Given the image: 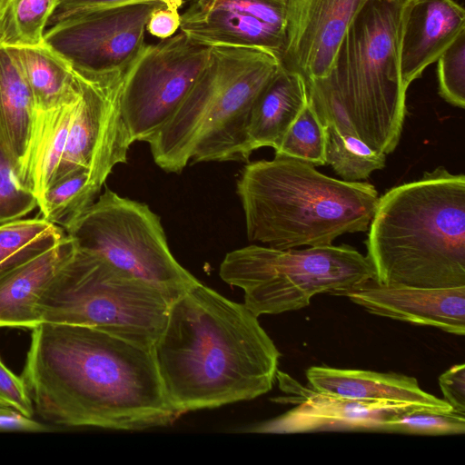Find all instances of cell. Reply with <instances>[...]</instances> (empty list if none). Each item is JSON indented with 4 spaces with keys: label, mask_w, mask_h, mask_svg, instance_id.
Masks as SVG:
<instances>
[{
    "label": "cell",
    "mask_w": 465,
    "mask_h": 465,
    "mask_svg": "<svg viewBox=\"0 0 465 465\" xmlns=\"http://www.w3.org/2000/svg\"><path fill=\"white\" fill-rule=\"evenodd\" d=\"M32 330L21 378L42 419L142 430L182 415L166 395L153 348L88 326L42 322Z\"/></svg>",
    "instance_id": "6da1fadb"
},
{
    "label": "cell",
    "mask_w": 465,
    "mask_h": 465,
    "mask_svg": "<svg viewBox=\"0 0 465 465\" xmlns=\"http://www.w3.org/2000/svg\"><path fill=\"white\" fill-rule=\"evenodd\" d=\"M153 351L181 414L269 392L281 356L258 316L200 282L171 303Z\"/></svg>",
    "instance_id": "7a4b0ae2"
},
{
    "label": "cell",
    "mask_w": 465,
    "mask_h": 465,
    "mask_svg": "<svg viewBox=\"0 0 465 465\" xmlns=\"http://www.w3.org/2000/svg\"><path fill=\"white\" fill-rule=\"evenodd\" d=\"M366 258L380 284L465 286V176L439 166L379 197Z\"/></svg>",
    "instance_id": "3957f363"
},
{
    "label": "cell",
    "mask_w": 465,
    "mask_h": 465,
    "mask_svg": "<svg viewBox=\"0 0 465 465\" xmlns=\"http://www.w3.org/2000/svg\"><path fill=\"white\" fill-rule=\"evenodd\" d=\"M236 186L248 239L282 250L367 231L379 199L369 183L335 179L276 153L245 164Z\"/></svg>",
    "instance_id": "277c9868"
},
{
    "label": "cell",
    "mask_w": 465,
    "mask_h": 465,
    "mask_svg": "<svg viewBox=\"0 0 465 465\" xmlns=\"http://www.w3.org/2000/svg\"><path fill=\"white\" fill-rule=\"evenodd\" d=\"M280 66L279 57L262 49L212 46L182 104L146 142L154 163L180 173L190 161L247 162L253 103Z\"/></svg>",
    "instance_id": "5b68a950"
},
{
    "label": "cell",
    "mask_w": 465,
    "mask_h": 465,
    "mask_svg": "<svg viewBox=\"0 0 465 465\" xmlns=\"http://www.w3.org/2000/svg\"><path fill=\"white\" fill-rule=\"evenodd\" d=\"M404 0H368L350 25L327 76L306 86L335 100L359 138L384 153L400 141L406 92L400 69Z\"/></svg>",
    "instance_id": "8992f818"
},
{
    "label": "cell",
    "mask_w": 465,
    "mask_h": 465,
    "mask_svg": "<svg viewBox=\"0 0 465 465\" xmlns=\"http://www.w3.org/2000/svg\"><path fill=\"white\" fill-rule=\"evenodd\" d=\"M171 303L155 288L75 247L38 307L41 323L93 327L153 348Z\"/></svg>",
    "instance_id": "52a82bcc"
},
{
    "label": "cell",
    "mask_w": 465,
    "mask_h": 465,
    "mask_svg": "<svg viewBox=\"0 0 465 465\" xmlns=\"http://www.w3.org/2000/svg\"><path fill=\"white\" fill-rule=\"evenodd\" d=\"M219 274L243 291V304L258 317L302 309L317 294L339 296L374 278L366 256L332 244L301 250L248 245L228 252Z\"/></svg>",
    "instance_id": "ba28073f"
},
{
    "label": "cell",
    "mask_w": 465,
    "mask_h": 465,
    "mask_svg": "<svg viewBox=\"0 0 465 465\" xmlns=\"http://www.w3.org/2000/svg\"><path fill=\"white\" fill-rule=\"evenodd\" d=\"M64 232L78 250L101 257L172 302L199 282L172 254L158 215L109 188Z\"/></svg>",
    "instance_id": "9c48e42d"
},
{
    "label": "cell",
    "mask_w": 465,
    "mask_h": 465,
    "mask_svg": "<svg viewBox=\"0 0 465 465\" xmlns=\"http://www.w3.org/2000/svg\"><path fill=\"white\" fill-rule=\"evenodd\" d=\"M211 46L180 32L145 45L125 71L120 105L131 143L147 142L172 117L203 69Z\"/></svg>",
    "instance_id": "30bf717a"
},
{
    "label": "cell",
    "mask_w": 465,
    "mask_h": 465,
    "mask_svg": "<svg viewBox=\"0 0 465 465\" xmlns=\"http://www.w3.org/2000/svg\"><path fill=\"white\" fill-rule=\"evenodd\" d=\"M73 64L80 95L63 158L50 184L85 171L102 188L114 167L127 162L132 144L120 105L125 72L101 73Z\"/></svg>",
    "instance_id": "8fae6325"
},
{
    "label": "cell",
    "mask_w": 465,
    "mask_h": 465,
    "mask_svg": "<svg viewBox=\"0 0 465 465\" xmlns=\"http://www.w3.org/2000/svg\"><path fill=\"white\" fill-rule=\"evenodd\" d=\"M173 1L130 3L73 15L48 26L45 40L88 70L125 72L145 46L151 14Z\"/></svg>",
    "instance_id": "7c38bea8"
},
{
    "label": "cell",
    "mask_w": 465,
    "mask_h": 465,
    "mask_svg": "<svg viewBox=\"0 0 465 465\" xmlns=\"http://www.w3.org/2000/svg\"><path fill=\"white\" fill-rule=\"evenodd\" d=\"M288 0H193L179 29L206 46L256 48L281 57Z\"/></svg>",
    "instance_id": "4fadbf2b"
},
{
    "label": "cell",
    "mask_w": 465,
    "mask_h": 465,
    "mask_svg": "<svg viewBox=\"0 0 465 465\" xmlns=\"http://www.w3.org/2000/svg\"><path fill=\"white\" fill-rule=\"evenodd\" d=\"M276 381L285 396L272 401L293 404L295 407L257 427L255 431H380L381 424L392 416L415 408H426L403 402L356 401L322 392L310 386H303L279 370Z\"/></svg>",
    "instance_id": "5bb4252c"
},
{
    "label": "cell",
    "mask_w": 465,
    "mask_h": 465,
    "mask_svg": "<svg viewBox=\"0 0 465 465\" xmlns=\"http://www.w3.org/2000/svg\"><path fill=\"white\" fill-rule=\"evenodd\" d=\"M367 1L288 0L282 67L305 81L327 76L350 25Z\"/></svg>",
    "instance_id": "9a60e30c"
},
{
    "label": "cell",
    "mask_w": 465,
    "mask_h": 465,
    "mask_svg": "<svg viewBox=\"0 0 465 465\" xmlns=\"http://www.w3.org/2000/svg\"><path fill=\"white\" fill-rule=\"evenodd\" d=\"M339 296L347 297L371 314L431 326L455 335L465 334V286L400 287L371 279Z\"/></svg>",
    "instance_id": "2e32d148"
},
{
    "label": "cell",
    "mask_w": 465,
    "mask_h": 465,
    "mask_svg": "<svg viewBox=\"0 0 465 465\" xmlns=\"http://www.w3.org/2000/svg\"><path fill=\"white\" fill-rule=\"evenodd\" d=\"M74 251L65 234L0 268V328L34 329L41 323L40 299Z\"/></svg>",
    "instance_id": "e0dca14e"
},
{
    "label": "cell",
    "mask_w": 465,
    "mask_h": 465,
    "mask_svg": "<svg viewBox=\"0 0 465 465\" xmlns=\"http://www.w3.org/2000/svg\"><path fill=\"white\" fill-rule=\"evenodd\" d=\"M465 30V10L454 0H404L400 20L403 87L421 76Z\"/></svg>",
    "instance_id": "ac0fdd59"
},
{
    "label": "cell",
    "mask_w": 465,
    "mask_h": 465,
    "mask_svg": "<svg viewBox=\"0 0 465 465\" xmlns=\"http://www.w3.org/2000/svg\"><path fill=\"white\" fill-rule=\"evenodd\" d=\"M316 391L362 401H394L451 411L442 399L423 391L416 378L394 372L312 366L306 371Z\"/></svg>",
    "instance_id": "d6986e66"
},
{
    "label": "cell",
    "mask_w": 465,
    "mask_h": 465,
    "mask_svg": "<svg viewBox=\"0 0 465 465\" xmlns=\"http://www.w3.org/2000/svg\"><path fill=\"white\" fill-rule=\"evenodd\" d=\"M307 102L304 78L281 64L253 103L248 126L252 151L264 146L277 150Z\"/></svg>",
    "instance_id": "ffe728a7"
},
{
    "label": "cell",
    "mask_w": 465,
    "mask_h": 465,
    "mask_svg": "<svg viewBox=\"0 0 465 465\" xmlns=\"http://www.w3.org/2000/svg\"><path fill=\"white\" fill-rule=\"evenodd\" d=\"M325 126L326 164L332 167L343 181L359 182L385 166L386 153L361 141L343 109L331 97L308 93Z\"/></svg>",
    "instance_id": "44dd1931"
},
{
    "label": "cell",
    "mask_w": 465,
    "mask_h": 465,
    "mask_svg": "<svg viewBox=\"0 0 465 465\" xmlns=\"http://www.w3.org/2000/svg\"><path fill=\"white\" fill-rule=\"evenodd\" d=\"M35 120L29 88L15 63L0 47V147L25 186Z\"/></svg>",
    "instance_id": "7402d4cb"
},
{
    "label": "cell",
    "mask_w": 465,
    "mask_h": 465,
    "mask_svg": "<svg viewBox=\"0 0 465 465\" xmlns=\"http://www.w3.org/2000/svg\"><path fill=\"white\" fill-rule=\"evenodd\" d=\"M3 48L20 70L35 112L51 109L78 93L79 83L72 61L45 40L32 46Z\"/></svg>",
    "instance_id": "603a6c76"
},
{
    "label": "cell",
    "mask_w": 465,
    "mask_h": 465,
    "mask_svg": "<svg viewBox=\"0 0 465 465\" xmlns=\"http://www.w3.org/2000/svg\"><path fill=\"white\" fill-rule=\"evenodd\" d=\"M79 95L80 85L78 93L70 99L51 109L35 112L25 186L38 201L49 186L63 158Z\"/></svg>",
    "instance_id": "cb8c5ba5"
},
{
    "label": "cell",
    "mask_w": 465,
    "mask_h": 465,
    "mask_svg": "<svg viewBox=\"0 0 465 465\" xmlns=\"http://www.w3.org/2000/svg\"><path fill=\"white\" fill-rule=\"evenodd\" d=\"M101 189L87 172L73 173L50 184L42 194L41 216L64 230L96 200Z\"/></svg>",
    "instance_id": "d4e9b609"
},
{
    "label": "cell",
    "mask_w": 465,
    "mask_h": 465,
    "mask_svg": "<svg viewBox=\"0 0 465 465\" xmlns=\"http://www.w3.org/2000/svg\"><path fill=\"white\" fill-rule=\"evenodd\" d=\"M60 0H12L0 33V47L32 46L45 40Z\"/></svg>",
    "instance_id": "484cf974"
},
{
    "label": "cell",
    "mask_w": 465,
    "mask_h": 465,
    "mask_svg": "<svg viewBox=\"0 0 465 465\" xmlns=\"http://www.w3.org/2000/svg\"><path fill=\"white\" fill-rule=\"evenodd\" d=\"M325 126L314 105L309 101L286 132L276 153L312 163L326 164Z\"/></svg>",
    "instance_id": "4316f807"
},
{
    "label": "cell",
    "mask_w": 465,
    "mask_h": 465,
    "mask_svg": "<svg viewBox=\"0 0 465 465\" xmlns=\"http://www.w3.org/2000/svg\"><path fill=\"white\" fill-rule=\"evenodd\" d=\"M65 234L42 216L0 223V268Z\"/></svg>",
    "instance_id": "83f0119b"
},
{
    "label": "cell",
    "mask_w": 465,
    "mask_h": 465,
    "mask_svg": "<svg viewBox=\"0 0 465 465\" xmlns=\"http://www.w3.org/2000/svg\"><path fill=\"white\" fill-rule=\"evenodd\" d=\"M380 431L421 436L460 435L465 432V414L451 411L416 408L398 413Z\"/></svg>",
    "instance_id": "f1b7e54d"
},
{
    "label": "cell",
    "mask_w": 465,
    "mask_h": 465,
    "mask_svg": "<svg viewBox=\"0 0 465 465\" xmlns=\"http://www.w3.org/2000/svg\"><path fill=\"white\" fill-rule=\"evenodd\" d=\"M440 95L449 104L465 107V30L437 60Z\"/></svg>",
    "instance_id": "f546056e"
},
{
    "label": "cell",
    "mask_w": 465,
    "mask_h": 465,
    "mask_svg": "<svg viewBox=\"0 0 465 465\" xmlns=\"http://www.w3.org/2000/svg\"><path fill=\"white\" fill-rule=\"evenodd\" d=\"M38 207L35 193L20 181L0 147V223L21 219Z\"/></svg>",
    "instance_id": "4dcf8cb0"
},
{
    "label": "cell",
    "mask_w": 465,
    "mask_h": 465,
    "mask_svg": "<svg viewBox=\"0 0 465 465\" xmlns=\"http://www.w3.org/2000/svg\"><path fill=\"white\" fill-rule=\"evenodd\" d=\"M0 404L33 417L35 409L21 377L13 373L0 358Z\"/></svg>",
    "instance_id": "1f68e13d"
},
{
    "label": "cell",
    "mask_w": 465,
    "mask_h": 465,
    "mask_svg": "<svg viewBox=\"0 0 465 465\" xmlns=\"http://www.w3.org/2000/svg\"><path fill=\"white\" fill-rule=\"evenodd\" d=\"M444 401L455 411L465 414V365L456 364L439 377Z\"/></svg>",
    "instance_id": "d6a6232c"
},
{
    "label": "cell",
    "mask_w": 465,
    "mask_h": 465,
    "mask_svg": "<svg viewBox=\"0 0 465 465\" xmlns=\"http://www.w3.org/2000/svg\"><path fill=\"white\" fill-rule=\"evenodd\" d=\"M184 0H175L165 6L155 9L150 15L146 30L160 39L168 38L180 27L181 15L179 8Z\"/></svg>",
    "instance_id": "836d02e7"
},
{
    "label": "cell",
    "mask_w": 465,
    "mask_h": 465,
    "mask_svg": "<svg viewBox=\"0 0 465 465\" xmlns=\"http://www.w3.org/2000/svg\"><path fill=\"white\" fill-rule=\"evenodd\" d=\"M143 1L149 0H60L48 26L67 17L89 11Z\"/></svg>",
    "instance_id": "e575fe53"
},
{
    "label": "cell",
    "mask_w": 465,
    "mask_h": 465,
    "mask_svg": "<svg viewBox=\"0 0 465 465\" xmlns=\"http://www.w3.org/2000/svg\"><path fill=\"white\" fill-rule=\"evenodd\" d=\"M46 426L36 421L18 410L0 404V431L38 432L45 430Z\"/></svg>",
    "instance_id": "d590c367"
},
{
    "label": "cell",
    "mask_w": 465,
    "mask_h": 465,
    "mask_svg": "<svg viewBox=\"0 0 465 465\" xmlns=\"http://www.w3.org/2000/svg\"><path fill=\"white\" fill-rule=\"evenodd\" d=\"M12 0H0V26L5 20Z\"/></svg>",
    "instance_id": "8d00e7d4"
},
{
    "label": "cell",
    "mask_w": 465,
    "mask_h": 465,
    "mask_svg": "<svg viewBox=\"0 0 465 465\" xmlns=\"http://www.w3.org/2000/svg\"><path fill=\"white\" fill-rule=\"evenodd\" d=\"M2 26H0V33H1Z\"/></svg>",
    "instance_id": "74e56055"
}]
</instances>
